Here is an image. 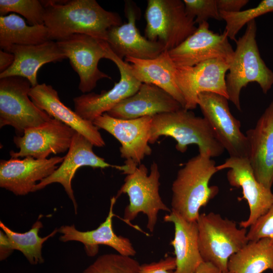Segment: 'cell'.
I'll return each mask as SVG.
<instances>
[{"mask_svg": "<svg viewBox=\"0 0 273 273\" xmlns=\"http://www.w3.org/2000/svg\"><path fill=\"white\" fill-rule=\"evenodd\" d=\"M41 1L51 40L83 34L106 41L108 29L122 24L117 13L105 10L96 0Z\"/></svg>", "mask_w": 273, "mask_h": 273, "instance_id": "cell-1", "label": "cell"}, {"mask_svg": "<svg viewBox=\"0 0 273 273\" xmlns=\"http://www.w3.org/2000/svg\"><path fill=\"white\" fill-rule=\"evenodd\" d=\"M218 171L215 162L199 153L179 169L171 187V210L189 221H196L201 207L205 206L218 192L209 186L212 176Z\"/></svg>", "mask_w": 273, "mask_h": 273, "instance_id": "cell-2", "label": "cell"}, {"mask_svg": "<svg viewBox=\"0 0 273 273\" xmlns=\"http://www.w3.org/2000/svg\"><path fill=\"white\" fill-rule=\"evenodd\" d=\"M163 135L174 139L175 148L181 153L191 145L198 146L199 154L211 158L220 156L225 150L208 121L185 108L152 117L149 144Z\"/></svg>", "mask_w": 273, "mask_h": 273, "instance_id": "cell-3", "label": "cell"}, {"mask_svg": "<svg viewBox=\"0 0 273 273\" xmlns=\"http://www.w3.org/2000/svg\"><path fill=\"white\" fill-rule=\"evenodd\" d=\"M255 20L247 24L244 34L236 40L232 60L225 77L228 99L241 111V90L250 82H256L267 94L273 85V71L261 58L256 40Z\"/></svg>", "mask_w": 273, "mask_h": 273, "instance_id": "cell-4", "label": "cell"}, {"mask_svg": "<svg viewBox=\"0 0 273 273\" xmlns=\"http://www.w3.org/2000/svg\"><path fill=\"white\" fill-rule=\"evenodd\" d=\"M197 223L203 262L212 264L221 272L228 271L230 257L249 242L247 229H239L235 221L213 212L200 214Z\"/></svg>", "mask_w": 273, "mask_h": 273, "instance_id": "cell-5", "label": "cell"}, {"mask_svg": "<svg viewBox=\"0 0 273 273\" xmlns=\"http://www.w3.org/2000/svg\"><path fill=\"white\" fill-rule=\"evenodd\" d=\"M126 174L124 184L115 196L117 199L121 194H126L129 197V204L124 210L123 219L129 222L140 213H143L147 217V228L152 233L157 222L159 211H171L159 194L160 173L158 166L153 162L148 174L147 167L140 164L133 167Z\"/></svg>", "mask_w": 273, "mask_h": 273, "instance_id": "cell-6", "label": "cell"}, {"mask_svg": "<svg viewBox=\"0 0 273 273\" xmlns=\"http://www.w3.org/2000/svg\"><path fill=\"white\" fill-rule=\"evenodd\" d=\"M145 17V37L159 41L167 51L178 46L197 28L180 0H148Z\"/></svg>", "mask_w": 273, "mask_h": 273, "instance_id": "cell-7", "label": "cell"}, {"mask_svg": "<svg viewBox=\"0 0 273 273\" xmlns=\"http://www.w3.org/2000/svg\"><path fill=\"white\" fill-rule=\"evenodd\" d=\"M32 86L26 78L10 76L0 78V127L12 126L18 135L29 128L52 119L31 101Z\"/></svg>", "mask_w": 273, "mask_h": 273, "instance_id": "cell-8", "label": "cell"}, {"mask_svg": "<svg viewBox=\"0 0 273 273\" xmlns=\"http://www.w3.org/2000/svg\"><path fill=\"white\" fill-rule=\"evenodd\" d=\"M56 41L78 74V89L82 93H90L102 79H112L98 68L99 61L106 59V41L83 34H74Z\"/></svg>", "mask_w": 273, "mask_h": 273, "instance_id": "cell-9", "label": "cell"}, {"mask_svg": "<svg viewBox=\"0 0 273 273\" xmlns=\"http://www.w3.org/2000/svg\"><path fill=\"white\" fill-rule=\"evenodd\" d=\"M228 101L220 95L203 92L199 94L197 104L230 157L248 158L247 138L241 130L240 121L231 113Z\"/></svg>", "mask_w": 273, "mask_h": 273, "instance_id": "cell-10", "label": "cell"}, {"mask_svg": "<svg viewBox=\"0 0 273 273\" xmlns=\"http://www.w3.org/2000/svg\"><path fill=\"white\" fill-rule=\"evenodd\" d=\"M106 59L113 62L118 68L119 81L111 89L102 90L100 94L90 92L73 99L74 111L87 121L93 122L107 113L121 101L134 94L142 83L133 75L130 64L118 57L109 45Z\"/></svg>", "mask_w": 273, "mask_h": 273, "instance_id": "cell-11", "label": "cell"}, {"mask_svg": "<svg viewBox=\"0 0 273 273\" xmlns=\"http://www.w3.org/2000/svg\"><path fill=\"white\" fill-rule=\"evenodd\" d=\"M229 69V64L218 59L193 66H176L175 80L185 101L184 108L195 109L198 96L203 92L216 93L228 99L225 77Z\"/></svg>", "mask_w": 273, "mask_h": 273, "instance_id": "cell-12", "label": "cell"}, {"mask_svg": "<svg viewBox=\"0 0 273 273\" xmlns=\"http://www.w3.org/2000/svg\"><path fill=\"white\" fill-rule=\"evenodd\" d=\"M168 52L178 67L193 66L216 59L230 64L234 53L226 32L224 30L221 34L214 32L209 29L207 21L199 24L193 33Z\"/></svg>", "mask_w": 273, "mask_h": 273, "instance_id": "cell-13", "label": "cell"}, {"mask_svg": "<svg viewBox=\"0 0 273 273\" xmlns=\"http://www.w3.org/2000/svg\"><path fill=\"white\" fill-rule=\"evenodd\" d=\"M76 132L52 118L38 126L26 129L21 135L14 136V143L19 151H11L10 155L11 158L30 156L37 159H47L51 154L68 151Z\"/></svg>", "mask_w": 273, "mask_h": 273, "instance_id": "cell-14", "label": "cell"}, {"mask_svg": "<svg viewBox=\"0 0 273 273\" xmlns=\"http://www.w3.org/2000/svg\"><path fill=\"white\" fill-rule=\"evenodd\" d=\"M218 171L229 168L226 177L230 185L242 189V199L248 202L249 215L240 222V228H249L269 209L273 203V193L256 178L248 158L231 157L216 166Z\"/></svg>", "mask_w": 273, "mask_h": 273, "instance_id": "cell-15", "label": "cell"}, {"mask_svg": "<svg viewBox=\"0 0 273 273\" xmlns=\"http://www.w3.org/2000/svg\"><path fill=\"white\" fill-rule=\"evenodd\" d=\"M93 122L99 129L106 130L120 142V156L125 160L140 165L146 156L151 154L149 139L152 117L122 119L105 113Z\"/></svg>", "mask_w": 273, "mask_h": 273, "instance_id": "cell-16", "label": "cell"}, {"mask_svg": "<svg viewBox=\"0 0 273 273\" xmlns=\"http://www.w3.org/2000/svg\"><path fill=\"white\" fill-rule=\"evenodd\" d=\"M124 13L127 22L110 28L106 40L118 57L151 59L165 50L160 42L149 40L140 32L136 21L140 18L141 10L134 3L125 1Z\"/></svg>", "mask_w": 273, "mask_h": 273, "instance_id": "cell-17", "label": "cell"}, {"mask_svg": "<svg viewBox=\"0 0 273 273\" xmlns=\"http://www.w3.org/2000/svg\"><path fill=\"white\" fill-rule=\"evenodd\" d=\"M93 146L85 137L76 132L63 162L52 174L35 186L33 192L43 189L50 184L59 183L72 201L77 213V204L72 188V180L79 168L84 166L100 168L111 167L123 170V165H112L97 155L93 151Z\"/></svg>", "mask_w": 273, "mask_h": 273, "instance_id": "cell-18", "label": "cell"}, {"mask_svg": "<svg viewBox=\"0 0 273 273\" xmlns=\"http://www.w3.org/2000/svg\"><path fill=\"white\" fill-rule=\"evenodd\" d=\"M64 157L37 159L28 156L0 161V187L17 196L33 192L37 182L48 177L58 167Z\"/></svg>", "mask_w": 273, "mask_h": 273, "instance_id": "cell-19", "label": "cell"}, {"mask_svg": "<svg viewBox=\"0 0 273 273\" xmlns=\"http://www.w3.org/2000/svg\"><path fill=\"white\" fill-rule=\"evenodd\" d=\"M248 159L257 180L271 190L273 185V101L248 130Z\"/></svg>", "mask_w": 273, "mask_h": 273, "instance_id": "cell-20", "label": "cell"}, {"mask_svg": "<svg viewBox=\"0 0 273 273\" xmlns=\"http://www.w3.org/2000/svg\"><path fill=\"white\" fill-rule=\"evenodd\" d=\"M184 108L167 92L152 84L142 83L133 95L124 99L107 113L122 119H135L169 113Z\"/></svg>", "mask_w": 273, "mask_h": 273, "instance_id": "cell-21", "label": "cell"}, {"mask_svg": "<svg viewBox=\"0 0 273 273\" xmlns=\"http://www.w3.org/2000/svg\"><path fill=\"white\" fill-rule=\"evenodd\" d=\"M29 96L39 109L83 135L94 146L103 147L105 146L99 129L93 122L84 120L65 106L61 102L58 92L52 85L43 83L31 87Z\"/></svg>", "mask_w": 273, "mask_h": 273, "instance_id": "cell-22", "label": "cell"}, {"mask_svg": "<svg viewBox=\"0 0 273 273\" xmlns=\"http://www.w3.org/2000/svg\"><path fill=\"white\" fill-rule=\"evenodd\" d=\"M116 199L115 196L111 198L108 214L97 229L82 232L77 230L74 225H63L58 229V232L62 234L59 240L62 242L74 241L82 243L86 255L90 257L97 254L100 245L109 246L123 255L134 256L136 251L130 240L117 236L113 229V207Z\"/></svg>", "mask_w": 273, "mask_h": 273, "instance_id": "cell-23", "label": "cell"}, {"mask_svg": "<svg viewBox=\"0 0 273 273\" xmlns=\"http://www.w3.org/2000/svg\"><path fill=\"white\" fill-rule=\"evenodd\" d=\"M3 50L13 54L14 61L8 69L0 73V78L22 77L28 79L32 87L38 84L37 72L43 65L66 59L57 42L51 40L35 45H11Z\"/></svg>", "mask_w": 273, "mask_h": 273, "instance_id": "cell-24", "label": "cell"}, {"mask_svg": "<svg viewBox=\"0 0 273 273\" xmlns=\"http://www.w3.org/2000/svg\"><path fill=\"white\" fill-rule=\"evenodd\" d=\"M125 61L130 64L133 75L141 83L159 87L185 108V101L175 80L176 65L168 51H164L153 59L143 60L127 57Z\"/></svg>", "mask_w": 273, "mask_h": 273, "instance_id": "cell-25", "label": "cell"}, {"mask_svg": "<svg viewBox=\"0 0 273 273\" xmlns=\"http://www.w3.org/2000/svg\"><path fill=\"white\" fill-rule=\"evenodd\" d=\"M163 220L174 226V238L170 243L175 256L174 273H196L203 262L198 246L197 221H187L172 210Z\"/></svg>", "mask_w": 273, "mask_h": 273, "instance_id": "cell-26", "label": "cell"}, {"mask_svg": "<svg viewBox=\"0 0 273 273\" xmlns=\"http://www.w3.org/2000/svg\"><path fill=\"white\" fill-rule=\"evenodd\" d=\"M231 273H262L273 271V239L264 238L249 241L228 261Z\"/></svg>", "mask_w": 273, "mask_h": 273, "instance_id": "cell-27", "label": "cell"}, {"mask_svg": "<svg viewBox=\"0 0 273 273\" xmlns=\"http://www.w3.org/2000/svg\"><path fill=\"white\" fill-rule=\"evenodd\" d=\"M48 28L44 25H28L19 16L11 14L0 16V47L11 45H35L50 40Z\"/></svg>", "mask_w": 273, "mask_h": 273, "instance_id": "cell-28", "label": "cell"}, {"mask_svg": "<svg viewBox=\"0 0 273 273\" xmlns=\"http://www.w3.org/2000/svg\"><path fill=\"white\" fill-rule=\"evenodd\" d=\"M42 226L41 222L38 220L28 231L18 233L12 231L0 221V228L8 236L14 250L20 251L29 262L33 265L41 264L44 262L41 252L42 245L58 232V229H55L46 237H40L38 233Z\"/></svg>", "mask_w": 273, "mask_h": 273, "instance_id": "cell-29", "label": "cell"}, {"mask_svg": "<svg viewBox=\"0 0 273 273\" xmlns=\"http://www.w3.org/2000/svg\"><path fill=\"white\" fill-rule=\"evenodd\" d=\"M140 268L131 256L109 253L99 256L82 273H140Z\"/></svg>", "mask_w": 273, "mask_h": 273, "instance_id": "cell-30", "label": "cell"}, {"mask_svg": "<svg viewBox=\"0 0 273 273\" xmlns=\"http://www.w3.org/2000/svg\"><path fill=\"white\" fill-rule=\"evenodd\" d=\"M271 12H273V0L261 1L254 8L238 12H219L221 20L225 22L224 31L228 37L236 41V35L245 25L259 16Z\"/></svg>", "mask_w": 273, "mask_h": 273, "instance_id": "cell-31", "label": "cell"}, {"mask_svg": "<svg viewBox=\"0 0 273 273\" xmlns=\"http://www.w3.org/2000/svg\"><path fill=\"white\" fill-rule=\"evenodd\" d=\"M9 12L21 14L30 25L44 24V8L41 1L1 0V16H5Z\"/></svg>", "mask_w": 273, "mask_h": 273, "instance_id": "cell-32", "label": "cell"}, {"mask_svg": "<svg viewBox=\"0 0 273 273\" xmlns=\"http://www.w3.org/2000/svg\"><path fill=\"white\" fill-rule=\"evenodd\" d=\"M187 15L198 25L209 19L221 20L216 0H184Z\"/></svg>", "mask_w": 273, "mask_h": 273, "instance_id": "cell-33", "label": "cell"}, {"mask_svg": "<svg viewBox=\"0 0 273 273\" xmlns=\"http://www.w3.org/2000/svg\"><path fill=\"white\" fill-rule=\"evenodd\" d=\"M264 238L273 239V203L267 212L251 225L247 232L249 241Z\"/></svg>", "mask_w": 273, "mask_h": 273, "instance_id": "cell-34", "label": "cell"}, {"mask_svg": "<svg viewBox=\"0 0 273 273\" xmlns=\"http://www.w3.org/2000/svg\"><path fill=\"white\" fill-rule=\"evenodd\" d=\"M175 268V257L167 256L157 262L141 265L140 273H174Z\"/></svg>", "mask_w": 273, "mask_h": 273, "instance_id": "cell-35", "label": "cell"}, {"mask_svg": "<svg viewBox=\"0 0 273 273\" xmlns=\"http://www.w3.org/2000/svg\"><path fill=\"white\" fill-rule=\"evenodd\" d=\"M249 2L248 0H216L219 12H238Z\"/></svg>", "mask_w": 273, "mask_h": 273, "instance_id": "cell-36", "label": "cell"}, {"mask_svg": "<svg viewBox=\"0 0 273 273\" xmlns=\"http://www.w3.org/2000/svg\"><path fill=\"white\" fill-rule=\"evenodd\" d=\"M14 251L11 243L5 233L0 231V260L7 259Z\"/></svg>", "mask_w": 273, "mask_h": 273, "instance_id": "cell-37", "label": "cell"}, {"mask_svg": "<svg viewBox=\"0 0 273 273\" xmlns=\"http://www.w3.org/2000/svg\"><path fill=\"white\" fill-rule=\"evenodd\" d=\"M14 61V56L13 54L0 51V73L8 69Z\"/></svg>", "mask_w": 273, "mask_h": 273, "instance_id": "cell-38", "label": "cell"}, {"mask_svg": "<svg viewBox=\"0 0 273 273\" xmlns=\"http://www.w3.org/2000/svg\"><path fill=\"white\" fill-rule=\"evenodd\" d=\"M220 272L211 263L203 262L198 267L196 273H218Z\"/></svg>", "mask_w": 273, "mask_h": 273, "instance_id": "cell-39", "label": "cell"}, {"mask_svg": "<svg viewBox=\"0 0 273 273\" xmlns=\"http://www.w3.org/2000/svg\"><path fill=\"white\" fill-rule=\"evenodd\" d=\"M218 273H231V272H229V271H227V272H219Z\"/></svg>", "mask_w": 273, "mask_h": 273, "instance_id": "cell-40", "label": "cell"}]
</instances>
